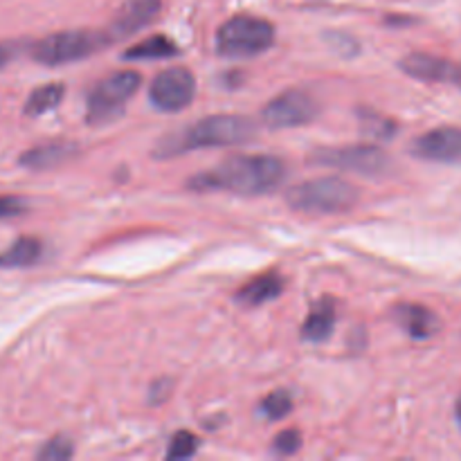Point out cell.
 Wrapping results in <instances>:
<instances>
[{"label": "cell", "instance_id": "cell-4", "mask_svg": "<svg viewBox=\"0 0 461 461\" xmlns=\"http://www.w3.org/2000/svg\"><path fill=\"white\" fill-rule=\"evenodd\" d=\"M275 41V27L266 18L257 16H234L219 27L216 34V50L223 57H255L266 52Z\"/></svg>", "mask_w": 461, "mask_h": 461}, {"label": "cell", "instance_id": "cell-19", "mask_svg": "<svg viewBox=\"0 0 461 461\" xmlns=\"http://www.w3.org/2000/svg\"><path fill=\"white\" fill-rule=\"evenodd\" d=\"M176 54H178V45L169 36L156 34L126 50L124 59H129V61H135V59H169Z\"/></svg>", "mask_w": 461, "mask_h": 461}, {"label": "cell", "instance_id": "cell-6", "mask_svg": "<svg viewBox=\"0 0 461 461\" xmlns=\"http://www.w3.org/2000/svg\"><path fill=\"white\" fill-rule=\"evenodd\" d=\"M140 84H142V77L135 70L113 72L111 77L102 79L90 90L86 120L90 124H106V122H113L124 111L126 102L138 93Z\"/></svg>", "mask_w": 461, "mask_h": 461}, {"label": "cell", "instance_id": "cell-26", "mask_svg": "<svg viewBox=\"0 0 461 461\" xmlns=\"http://www.w3.org/2000/svg\"><path fill=\"white\" fill-rule=\"evenodd\" d=\"M18 54V45L16 43H0V68H5L7 63H12Z\"/></svg>", "mask_w": 461, "mask_h": 461}, {"label": "cell", "instance_id": "cell-1", "mask_svg": "<svg viewBox=\"0 0 461 461\" xmlns=\"http://www.w3.org/2000/svg\"><path fill=\"white\" fill-rule=\"evenodd\" d=\"M286 178V165L273 156H234L221 162L212 171L189 180V187L210 192L241 194V196H261L279 187Z\"/></svg>", "mask_w": 461, "mask_h": 461}, {"label": "cell", "instance_id": "cell-10", "mask_svg": "<svg viewBox=\"0 0 461 461\" xmlns=\"http://www.w3.org/2000/svg\"><path fill=\"white\" fill-rule=\"evenodd\" d=\"M160 0H126L106 30L108 41H122L138 34L142 27L151 25L160 14Z\"/></svg>", "mask_w": 461, "mask_h": 461}, {"label": "cell", "instance_id": "cell-7", "mask_svg": "<svg viewBox=\"0 0 461 461\" xmlns=\"http://www.w3.org/2000/svg\"><path fill=\"white\" fill-rule=\"evenodd\" d=\"M318 102L304 90H286L270 99L261 111V120L270 129H295L304 126L318 117Z\"/></svg>", "mask_w": 461, "mask_h": 461}, {"label": "cell", "instance_id": "cell-14", "mask_svg": "<svg viewBox=\"0 0 461 461\" xmlns=\"http://www.w3.org/2000/svg\"><path fill=\"white\" fill-rule=\"evenodd\" d=\"M77 151L75 144L70 142H48L39 144V147L30 149L21 156V167L32 171H45L54 169L61 162H66L68 158H72V153Z\"/></svg>", "mask_w": 461, "mask_h": 461}, {"label": "cell", "instance_id": "cell-22", "mask_svg": "<svg viewBox=\"0 0 461 461\" xmlns=\"http://www.w3.org/2000/svg\"><path fill=\"white\" fill-rule=\"evenodd\" d=\"M261 410H264L266 417L273 419V421H277V419L286 417V414L291 412V396H288V392H284V390L273 392V394H270L268 399L261 403Z\"/></svg>", "mask_w": 461, "mask_h": 461}, {"label": "cell", "instance_id": "cell-16", "mask_svg": "<svg viewBox=\"0 0 461 461\" xmlns=\"http://www.w3.org/2000/svg\"><path fill=\"white\" fill-rule=\"evenodd\" d=\"M282 291H284V279L279 277V275L268 273L252 279V282H248L246 286L237 293V300L246 306H259L282 295Z\"/></svg>", "mask_w": 461, "mask_h": 461}, {"label": "cell", "instance_id": "cell-3", "mask_svg": "<svg viewBox=\"0 0 461 461\" xmlns=\"http://www.w3.org/2000/svg\"><path fill=\"white\" fill-rule=\"evenodd\" d=\"M360 194L356 185L345 178H315L288 189L286 201L297 212L313 214H340L349 212L358 203Z\"/></svg>", "mask_w": 461, "mask_h": 461}, {"label": "cell", "instance_id": "cell-21", "mask_svg": "<svg viewBox=\"0 0 461 461\" xmlns=\"http://www.w3.org/2000/svg\"><path fill=\"white\" fill-rule=\"evenodd\" d=\"M196 448H198L196 437H194L192 432L183 430L178 432V435H174V439H171L169 450H167V459H187L196 453Z\"/></svg>", "mask_w": 461, "mask_h": 461}, {"label": "cell", "instance_id": "cell-2", "mask_svg": "<svg viewBox=\"0 0 461 461\" xmlns=\"http://www.w3.org/2000/svg\"><path fill=\"white\" fill-rule=\"evenodd\" d=\"M257 133L255 122L241 115H212L203 117L196 124L178 131L174 135H167L158 144V158L178 156V153L192 151V149H210V147H232L252 140Z\"/></svg>", "mask_w": 461, "mask_h": 461}, {"label": "cell", "instance_id": "cell-28", "mask_svg": "<svg viewBox=\"0 0 461 461\" xmlns=\"http://www.w3.org/2000/svg\"><path fill=\"white\" fill-rule=\"evenodd\" d=\"M457 86H461V66H459V77H457Z\"/></svg>", "mask_w": 461, "mask_h": 461}, {"label": "cell", "instance_id": "cell-20", "mask_svg": "<svg viewBox=\"0 0 461 461\" xmlns=\"http://www.w3.org/2000/svg\"><path fill=\"white\" fill-rule=\"evenodd\" d=\"M75 455V446L68 437H54L50 439L43 448L36 453V459L41 461H66Z\"/></svg>", "mask_w": 461, "mask_h": 461}, {"label": "cell", "instance_id": "cell-18", "mask_svg": "<svg viewBox=\"0 0 461 461\" xmlns=\"http://www.w3.org/2000/svg\"><path fill=\"white\" fill-rule=\"evenodd\" d=\"M63 95H66V86L59 84V81H52V84L41 86V88L32 90V95L27 97L23 113H25L27 117L45 115V113L54 111V108L61 104Z\"/></svg>", "mask_w": 461, "mask_h": 461}, {"label": "cell", "instance_id": "cell-23", "mask_svg": "<svg viewBox=\"0 0 461 461\" xmlns=\"http://www.w3.org/2000/svg\"><path fill=\"white\" fill-rule=\"evenodd\" d=\"M25 210H27L25 198L14 196V194H3V196H0V221L25 214Z\"/></svg>", "mask_w": 461, "mask_h": 461}, {"label": "cell", "instance_id": "cell-12", "mask_svg": "<svg viewBox=\"0 0 461 461\" xmlns=\"http://www.w3.org/2000/svg\"><path fill=\"white\" fill-rule=\"evenodd\" d=\"M403 72H408L410 77L421 81H453L457 84L459 77V66L446 61V59L435 57V54H423L414 52L401 61Z\"/></svg>", "mask_w": 461, "mask_h": 461}, {"label": "cell", "instance_id": "cell-11", "mask_svg": "<svg viewBox=\"0 0 461 461\" xmlns=\"http://www.w3.org/2000/svg\"><path fill=\"white\" fill-rule=\"evenodd\" d=\"M412 153L417 158L432 162H459L461 160V129L441 126L428 131L412 144Z\"/></svg>", "mask_w": 461, "mask_h": 461}, {"label": "cell", "instance_id": "cell-27", "mask_svg": "<svg viewBox=\"0 0 461 461\" xmlns=\"http://www.w3.org/2000/svg\"><path fill=\"white\" fill-rule=\"evenodd\" d=\"M457 421H459V426H461V396H459V401H457Z\"/></svg>", "mask_w": 461, "mask_h": 461}, {"label": "cell", "instance_id": "cell-9", "mask_svg": "<svg viewBox=\"0 0 461 461\" xmlns=\"http://www.w3.org/2000/svg\"><path fill=\"white\" fill-rule=\"evenodd\" d=\"M196 95V79L187 68H169L153 79L149 99L165 113H178L192 104Z\"/></svg>", "mask_w": 461, "mask_h": 461}, {"label": "cell", "instance_id": "cell-17", "mask_svg": "<svg viewBox=\"0 0 461 461\" xmlns=\"http://www.w3.org/2000/svg\"><path fill=\"white\" fill-rule=\"evenodd\" d=\"M43 255V243L34 237H21L0 252V268H27L34 266Z\"/></svg>", "mask_w": 461, "mask_h": 461}, {"label": "cell", "instance_id": "cell-8", "mask_svg": "<svg viewBox=\"0 0 461 461\" xmlns=\"http://www.w3.org/2000/svg\"><path fill=\"white\" fill-rule=\"evenodd\" d=\"M313 162L324 167H336V169L358 171L365 176H381L390 169V160L385 153L369 144H356V147H338L322 149L313 156Z\"/></svg>", "mask_w": 461, "mask_h": 461}, {"label": "cell", "instance_id": "cell-13", "mask_svg": "<svg viewBox=\"0 0 461 461\" xmlns=\"http://www.w3.org/2000/svg\"><path fill=\"white\" fill-rule=\"evenodd\" d=\"M396 322L401 324L408 336L417 338V340H426V338H432L437 331H439V318L432 313L430 309L421 304H401L399 309L394 311Z\"/></svg>", "mask_w": 461, "mask_h": 461}, {"label": "cell", "instance_id": "cell-24", "mask_svg": "<svg viewBox=\"0 0 461 461\" xmlns=\"http://www.w3.org/2000/svg\"><path fill=\"white\" fill-rule=\"evenodd\" d=\"M300 446H302V437L297 430H286L282 432V435H277V439H275V450H277L279 455L297 453Z\"/></svg>", "mask_w": 461, "mask_h": 461}, {"label": "cell", "instance_id": "cell-25", "mask_svg": "<svg viewBox=\"0 0 461 461\" xmlns=\"http://www.w3.org/2000/svg\"><path fill=\"white\" fill-rule=\"evenodd\" d=\"M360 115H363V124L367 126L372 133L381 135V138H383V135H390V133H394V131H396V126L392 124L390 120H385V117L367 115V113H360Z\"/></svg>", "mask_w": 461, "mask_h": 461}, {"label": "cell", "instance_id": "cell-15", "mask_svg": "<svg viewBox=\"0 0 461 461\" xmlns=\"http://www.w3.org/2000/svg\"><path fill=\"white\" fill-rule=\"evenodd\" d=\"M333 327H336V302L331 297H324L311 309L302 327V338L309 342H322L331 336Z\"/></svg>", "mask_w": 461, "mask_h": 461}, {"label": "cell", "instance_id": "cell-5", "mask_svg": "<svg viewBox=\"0 0 461 461\" xmlns=\"http://www.w3.org/2000/svg\"><path fill=\"white\" fill-rule=\"evenodd\" d=\"M104 43H111L106 34L88 30H68L50 34L45 39L36 41L32 45V59L41 66L57 68L66 66V63L81 61V59L90 57L97 52Z\"/></svg>", "mask_w": 461, "mask_h": 461}]
</instances>
